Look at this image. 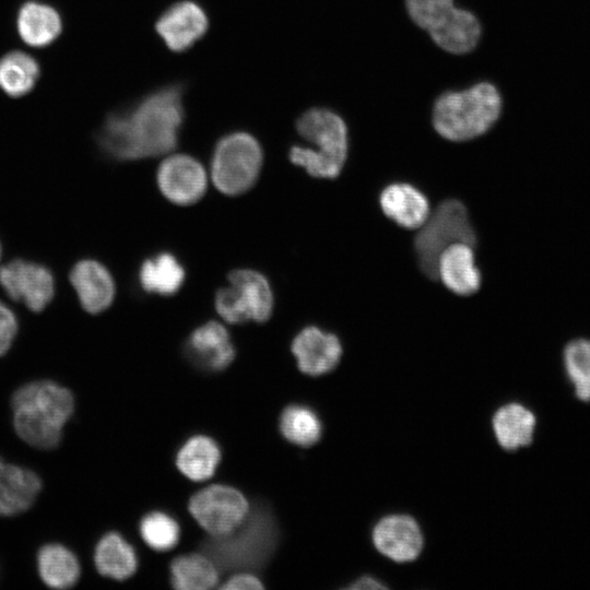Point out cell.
Wrapping results in <instances>:
<instances>
[{"label":"cell","mask_w":590,"mask_h":590,"mask_svg":"<svg viewBox=\"0 0 590 590\" xmlns=\"http://www.w3.org/2000/svg\"><path fill=\"white\" fill-rule=\"evenodd\" d=\"M182 95V84H170L110 113L98 131L101 149L117 161L173 151L185 118Z\"/></svg>","instance_id":"obj_1"},{"label":"cell","mask_w":590,"mask_h":590,"mask_svg":"<svg viewBox=\"0 0 590 590\" xmlns=\"http://www.w3.org/2000/svg\"><path fill=\"white\" fill-rule=\"evenodd\" d=\"M13 426L21 439L34 448L57 447L62 428L74 410L71 391L51 380L20 387L12 396Z\"/></svg>","instance_id":"obj_2"},{"label":"cell","mask_w":590,"mask_h":590,"mask_svg":"<svg viewBox=\"0 0 590 590\" xmlns=\"http://www.w3.org/2000/svg\"><path fill=\"white\" fill-rule=\"evenodd\" d=\"M298 134L317 150L294 145L290 160L312 177L337 178L346 161L349 151L347 129L343 119L332 110L311 108L296 121Z\"/></svg>","instance_id":"obj_3"},{"label":"cell","mask_w":590,"mask_h":590,"mask_svg":"<svg viewBox=\"0 0 590 590\" xmlns=\"http://www.w3.org/2000/svg\"><path fill=\"white\" fill-rule=\"evenodd\" d=\"M500 111L502 97L497 88L481 82L464 91L440 95L433 108V126L447 140L468 141L487 132Z\"/></svg>","instance_id":"obj_4"},{"label":"cell","mask_w":590,"mask_h":590,"mask_svg":"<svg viewBox=\"0 0 590 590\" xmlns=\"http://www.w3.org/2000/svg\"><path fill=\"white\" fill-rule=\"evenodd\" d=\"M405 5L412 21L444 50L462 55L476 47L480 22L471 12L456 8L453 0H405Z\"/></svg>","instance_id":"obj_5"},{"label":"cell","mask_w":590,"mask_h":590,"mask_svg":"<svg viewBox=\"0 0 590 590\" xmlns=\"http://www.w3.org/2000/svg\"><path fill=\"white\" fill-rule=\"evenodd\" d=\"M204 548L217 563L227 568H252L261 565L271 554L276 540L272 516L263 509L248 512L232 532L214 536Z\"/></svg>","instance_id":"obj_6"},{"label":"cell","mask_w":590,"mask_h":590,"mask_svg":"<svg viewBox=\"0 0 590 590\" xmlns=\"http://www.w3.org/2000/svg\"><path fill=\"white\" fill-rule=\"evenodd\" d=\"M455 243L474 246L476 235L465 205L457 199H447L428 215L414 238L417 263L427 278L437 280L439 256Z\"/></svg>","instance_id":"obj_7"},{"label":"cell","mask_w":590,"mask_h":590,"mask_svg":"<svg viewBox=\"0 0 590 590\" xmlns=\"http://www.w3.org/2000/svg\"><path fill=\"white\" fill-rule=\"evenodd\" d=\"M262 161L261 145L253 135L245 131L228 133L219 140L213 151V184L225 194H241L258 179Z\"/></svg>","instance_id":"obj_8"},{"label":"cell","mask_w":590,"mask_h":590,"mask_svg":"<svg viewBox=\"0 0 590 590\" xmlns=\"http://www.w3.org/2000/svg\"><path fill=\"white\" fill-rule=\"evenodd\" d=\"M228 285L217 291L215 308L229 323L266 322L273 310V294L264 275L238 269L227 275Z\"/></svg>","instance_id":"obj_9"},{"label":"cell","mask_w":590,"mask_h":590,"mask_svg":"<svg viewBox=\"0 0 590 590\" xmlns=\"http://www.w3.org/2000/svg\"><path fill=\"white\" fill-rule=\"evenodd\" d=\"M189 511L206 532L221 536L232 532L244 521L249 512V505L236 488L211 485L191 497Z\"/></svg>","instance_id":"obj_10"},{"label":"cell","mask_w":590,"mask_h":590,"mask_svg":"<svg viewBox=\"0 0 590 590\" xmlns=\"http://www.w3.org/2000/svg\"><path fill=\"white\" fill-rule=\"evenodd\" d=\"M0 285L12 299L24 303L32 311L43 310L55 293L51 272L44 266L21 259L0 268Z\"/></svg>","instance_id":"obj_11"},{"label":"cell","mask_w":590,"mask_h":590,"mask_svg":"<svg viewBox=\"0 0 590 590\" xmlns=\"http://www.w3.org/2000/svg\"><path fill=\"white\" fill-rule=\"evenodd\" d=\"M157 185L170 202L189 205L204 194L206 174L203 166L192 156L175 154L165 158L158 166Z\"/></svg>","instance_id":"obj_12"},{"label":"cell","mask_w":590,"mask_h":590,"mask_svg":"<svg viewBox=\"0 0 590 590\" xmlns=\"http://www.w3.org/2000/svg\"><path fill=\"white\" fill-rule=\"evenodd\" d=\"M208 28L206 12L192 0H182L169 5L155 23L156 33L174 52L191 48L203 37Z\"/></svg>","instance_id":"obj_13"},{"label":"cell","mask_w":590,"mask_h":590,"mask_svg":"<svg viewBox=\"0 0 590 590\" xmlns=\"http://www.w3.org/2000/svg\"><path fill=\"white\" fill-rule=\"evenodd\" d=\"M292 352L300 371L319 376L338 365L342 345L337 335L317 327H306L294 338Z\"/></svg>","instance_id":"obj_14"},{"label":"cell","mask_w":590,"mask_h":590,"mask_svg":"<svg viewBox=\"0 0 590 590\" xmlns=\"http://www.w3.org/2000/svg\"><path fill=\"white\" fill-rule=\"evenodd\" d=\"M376 548L396 562L415 559L423 547V535L410 516L392 515L381 519L373 531Z\"/></svg>","instance_id":"obj_15"},{"label":"cell","mask_w":590,"mask_h":590,"mask_svg":"<svg viewBox=\"0 0 590 590\" xmlns=\"http://www.w3.org/2000/svg\"><path fill=\"white\" fill-rule=\"evenodd\" d=\"M437 279L452 293L468 296L480 290L482 276L475 264L473 246L455 243L439 256Z\"/></svg>","instance_id":"obj_16"},{"label":"cell","mask_w":590,"mask_h":590,"mask_svg":"<svg viewBox=\"0 0 590 590\" xmlns=\"http://www.w3.org/2000/svg\"><path fill=\"white\" fill-rule=\"evenodd\" d=\"M187 353L202 368L220 371L234 361L236 351L225 327L209 321L190 334Z\"/></svg>","instance_id":"obj_17"},{"label":"cell","mask_w":590,"mask_h":590,"mask_svg":"<svg viewBox=\"0 0 590 590\" xmlns=\"http://www.w3.org/2000/svg\"><path fill=\"white\" fill-rule=\"evenodd\" d=\"M70 281L84 310L98 314L115 297V283L109 271L95 260H81L71 270Z\"/></svg>","instance_id":"obj_18"},{"label":"cell","mask_w":590,"mask_h":590,"mask_svg":"<svg viewBox=\"0 0 590 590\" xmlns=\"http://www.w3.org/2000/svg\"><path fill=\"white\" fill-rule=\"evenodd\" d=\"M16 31L26 45L35 48L47 47L60 36L62 19L52 5L28 0L19 8Z\"/></svg>","instance_id":"obj_19"},{"label":"cell","mask_w":590,"mask_h":590,"mask_svg":"<svg viewBox=\"0 0 590 590\" xmlns=\"http://www.w3.org/2000/svg\"><path fill=\"white\" fill-rule=\"evenodd\" d=\"M40 489L42 481L35 472L5 463L0 457V516L26 511Z\"/></svg>","instance_id":"obj_20"},{"label":"cell","mask_w":590,"mask_h":590,"mask_svg":"<svg viewBox=\"0 0 590 590\" xmlns=\"http://www.w3.org/2000/svg\"><path fill=\"white\" fill-rule=\"evenodd\" d=\"M379 203L389 219L408 229L420 228L429 215L425 194L405 182L387 186L380 193Z\"/></svg>","instance_id":"obj_21"},{"label":"cell","mask_w":590,"mask_h":590,"mask_svg":"<svg viewBox=\"0 0 590 590\" xmlns=\"http://www.w3.org/2000/svg\"><path fill=\"white\" fill-rule=\"evenodd\" d=\"M94 560L101 575L116 580L129 578L138 566L133 547L116 532H109L98 541Z\"/></svg>","instance_id":"obj_22"},{"label":"cell","mask_w":590,"mask_h":590,"mask_svg":"<svg viewBox=\"0 0 590 590\" xmlns=\"http://www.w3.org/2000/svg\"><path fill=\"white\" fill-rule=\"evenodd\" d=\"M534 426L533 413L518 403L502 406L493 417L496 438L506 450L528 446L532 441Z\"/></svg>","instance_id":"obj_23"},{"label":"cell","mask_w":590,"mask_h":590,"mask_svg":"<svg viewBox=\"0 0 590 590\" xmlns=\"http://www.w3.org/2000/svg\"><path fill=\"white\" fill-rule=\"evenodd\" d=\"M37 568L42 580L56 589L70 588L80 577L76 556L64 545L50 543L40 547Z\"/></svg>","instance_id":"obj_24"},{"label":"cell","mask_w":590,"mask_h":590,"mask_svg":"<svg viewBox=\"0 0 590 590\" xmlns=\"http://www.w3.org/2000/svg\"><path fill=\"white\" fill-rule=\"evenodd\" d=\"M39 74V63L24 51L12 50L0 57V90L10 97L32 92Z\"/></svg>","instance_id":"obj_25"},{"label":"cell","mask_w":590,"mask_h":590,"mask_svg":"<svg viewBox=\"0 0 590 590\" xmlns=\"http://www.w3.org/2000/svg\"><path fill=\"white\" fill-rule=\"evenodd\" d=\"M221 459L216 442L203 435L193 436L179 449L176 464L192 481H204L213 475Z\"/></svg>","instance_id":"obj_26"},{"label":"cell","mask_w":590,"mask_h":590,"mask_svg":"<svg viewBox=\"0 0 590 590\" xmlns=\"http://www.w3.org/2000/svg\"><path fill=\"white\" fill-rule=\"evenodd\" d=\"M139 280L145 292L168 296L181 287L185 270L175 256L162 252L143 261Z\"/></svg>","instance_id":"obj_27"},{"label":"cell","mask_w":590,"mask_h":590,"mask_svg":"<svg viewBox=\"0 0 590 590\" xmlns=\"http://www.w3.org/2000/svg\"><path fill=\"white\" fill-rule=\"evenodd\" d=\"M217 579V568L209 556L186 554L176 557L170 564V581L179 590L211 589Z\"/></svg>","instance_id":"obj_28"},{"label":"cell","mask_w":590,"mask_h":590,"mask_svg":"<svg viewBox=\"0 0 590 590\" xmlns=\"http://www.w3.org/2000/svg\"><path fill=\"white\" fill-rule=\"evenodd\" d=\"M282 435L291 442L308 447L321 436V423L316 413L307 406L288 405L280 417Z\"/></svg>","instance_id":"obj_29"},{"label":"cell","mask_w":590,"mask_h":590,"mask_svg":"<svg viewBox=\"0 0 590 590\" xmlns=\"http://www.w3.org/2000/svg\"><path fill=\"white\" fill-rule=\"evenodd\" d=\"M564 365L576 396L590 400V340L575 339L564 350Z\"/></svg>","instance_id":"obj_30"},{"label":"cell","mask_w":590,"mask_h":590,"mask_svg":"<svg viewBox=\"0 0 590 590\" xmlns=\"http://www.w3.org/2000/svg\"><path fill=\"white\" fill-rule=\"evenodd\" d=\"M140 533L150 547L156 551H168L179 540V526L167 514L154 511L142 518Z\"/></svg>","instance_id":"obj_31"},{"label":"cell","mask_w":590,"mask_h":590,"mask_svg":"<svg viewBox=\"0 0 590 590\" xmlns=\"http://www.w3.org/2000/svg\"><path fill=\"white\" fill-rule=\"evenodd\" d=\"M17 331V321L12 310L0 300V356L4 355Z\"/></svg>","instance_id":"obj_32"},{"label":"cell","mask_w":590,"mask_h":590,"mask_svg":"<svg viewBox=\"0 0 590 590\" xmlns=\"http://www.w3.org/2000/svg\"><path fill=\"white\" fill-rule=\"evenodd\" d=\"M262 588L260 579L248 573L235 574L221 586V589L224 590H258Z\"/></svg>","instance_id":"obj_33"},{"label":"cell","mask_w":590,"mask_h":590,"mask_svg":"<svg viewBox=\"0 0 590 590\" xmlns=\"http://www.w3.org/2000/svg\"><path fill=\"white\" fill-rule=\"evenodd\" d=\"M350 588L351 589H384L386 587L373 578L364 577L357 580Z\"/></svg>","instance_id":"obj_34"},{"label":"cell","mask_w":590,"mask_h":590,"mask_svg":"<svg viewBox=\"0 0 590 590\" xmlns=\"http://www.w3.org/2000/svg\"><path fill=\"white\" fill-rule=\"evenodd\" d=\"M0 256H1V246H0Z\"/></svg>","instance_id":"obj_35"}]
</instances>
